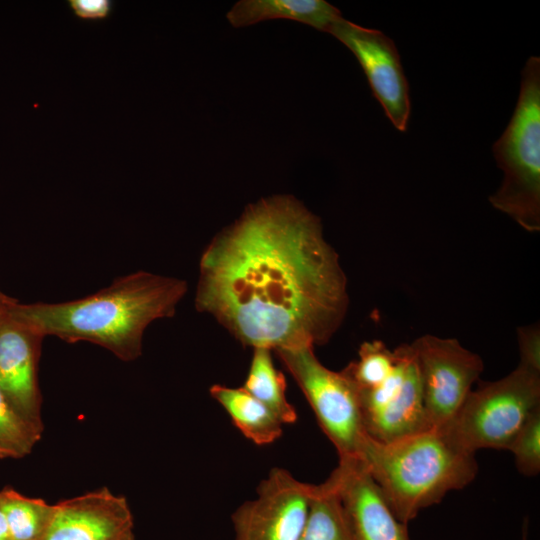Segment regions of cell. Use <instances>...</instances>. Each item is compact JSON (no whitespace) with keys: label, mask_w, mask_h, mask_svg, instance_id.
Segmentation results:
<instances>
[{"label":"cell","mask_w":540,"mask_h":540,"mask_svg":"<svg viewBox=\"0 0 540 540\" xmlns=\"http://www.w3.org/2000/svg\"><path fill=\"white\" fill-rule=\"evenodd\" d=\"M348 304L346 275L320 219L290 195L248 205L200 258L196 309L253 349L323 345Z\"/></svg>","instance_id":"6da1fadb"},{"label":"cell","mask_w":540,"mask_h":540,"mask_svg":"<svg viewBox=\"0 0 540 540\" xmlns=\"http://www.w3.org/2000/svg\"><path fill=\"white\" fill-rule=\"evenodd\" d=\"M187 292L176 277L139 270L80 299L14 304L16 312L44 337L67 343L89 342L122 361L142 354L143 335L154 321L174 316Z\"/></svg>","instance_id":"7a4b0ae2"},{"label":"cell","mask_w":540,"mask_h":540,"mask_svg":"<svg viewBox=\"0 0 540 540\" xmlns=\"http://www.w3.org/2000/svg\"><path fill=\"white\" fill-rule=\"evenodd\" d=\"M360 462L405 524L448 492L467 486L478 471L475 454L455 448L437 429L387 443L368 436Z\"/></svg>","instance_id":"3957f363"},{"label":"cell","mask_w":540,"mask_h":540,"mask_svg":"<svg viewBox=\"0 0 540 540\" xmlns=\"http://www.w3.org/2000/svg\"><path fill=\"white\" fill-rule=\"evenodd\" d=\"M493 153L504 178L489 197L491 205L524 230L540 231V58L532 56L521 72L514 113Z\"/></svg>","instance_id":"277c9868"},{"label":"cell","mask_w":540,"mask_h":540,"mask_svg":"<svg viewBox=\"0 0 540 540\" xmlns=\"http://www.w3.org/2000/svg\"><path fill=\"white\" fill-rule=\"evenodd\" d=\"M540 406V374L518 365L507 376L471 390L452 418L437 429L455 448L508 449L529 413Z\"/></svg>","instance_id":"5b68a950"},{"label":"cell","mask_w":540,"mask_h":540,"mask_svg":"<svg viewBox=\"0 0 540 540\" xmlns=\"http://www.w3.org/2000/svg\"><path fill=\"white\" fill-rule=\"evenodd\" d=\"M275 353L306 397L319 426L336 448L339 461H360L368 434L353 382L342 371L324 366L313 346Z\"/></svg>","instance_id":"8992f818"},{"label":"cell","mask_w":540,"mask_h":540,"mask_svg":"<svg viewBox=\"0 0 540 540\" xmlns=\"http://www.w3.org/2000/svg\"><path fill=\"white\" fill-rule=\"evenodd\" d=\"M414 350L429 429L445 425L481 375V357L457 339L426 334L411 343Z\"/></svg>","instance_id":"52a82bcc"},{"label":"cell","mask_w":540,"mask_h":540,"mask_svg":"<svg viewBox=\"0 0 540 540\" xmlns=\"http://www.w3.org/2000/svg\"><path fill=\"white\" fill-rule=\"evenodd\" d=\"M314 489L286 469H271L257 496L232 513L234 540H300Z\"/></svg>","instance_id":"ba28073f"},{"label":"cell","mask_w":540,"mask_h":540,"mask_svg":"<svg viewBox=\"0 0 540 540\" xmlns=\"http://www.w3.org/2000/svg\"><path fill=\"white\" fill-rule=\"evenodd\" d=\"M394 350L396 366L387 380L375 389L358 391L365 430L382 443L430 430L414 350L411 344Z\"/></svg>","instance_id":"9c48e42d"},{"label":"cell","mask_w":540,"mask_h":540,"mask_svg":"<svg viewBox=\"0 0 540 540\" xmlns=\"http://www.w3.org/2000/svg\"><path fill=\"white\" fill-rule=\"evenodd\" d=\"M356 56L374 97L399 131L407 129L411 102L409 85L392 39L381 31L340 18L329 29Z\"/></svg>","instance_id":"30bf717a"},{"label":"cell","mask_w":540,"mask_h":540,"mask_svg":"<svg viewBox=\"0 0 540 540\" xmlns=\"http://www.w3.org/2000/svg\"><path fill=\"white\" fill-rule=\"evenodd\" d=\"M0 304V390L29 422L44 430L38 361L44 336L15 310Z\"/></svg>","instance_id":"8fae6325"},{"label":"cell","mask_w":540,"mask_h":540,"mask_svg":"<svg viewBox=\"0 0 540 540\" xmlns=\"http://www.w3.org/2000/svg\"><path fill=\"white\" fill-rule=\"evenodd\" d=\"M133 527L126 497L103 487L56 503L37 540H114Z\"/></svg>","instance_id":"7c38bea8"},{"label":"cell","mask_w":540,"mask_h":540,"mask_svg":"<svg viewBox=\"0 0 540 540\" xmlns=\"http://www.w3.org/2000/svg\"><path fill=\"white\" fill-rule=\"evenodd\" d=\"M336 481L352 540H411L360 461H339Z\"/></svg>","instance_id":"4fadbf2b"},{"label":"cell","mask_w":540,"mask_h":540,"mask_svg":"<svg viewBox=\"0 0 540 540\" xmlns=\"http://www.w3.org/2000/svg\"><path fill=\"white\" fill-rule=\"evenodd\" d=\"M340 18V10L323 0H242L227 13L229 23L236 28L286 19L327 33Z\"/></svg>","instance_id":"5bb4252c"},{"label":"cell","mask_w":540,"mask_h":540,"mask_svg":"<svg viewBox=\"0 0 540 540\" xmlns=\"http://www.w3.org/2000/svg\"><path fill=\"white\" fill-rule=\"evenodd\" d=\"M209 391L236 428L256 445H269L282 436V422L243 387L215 384Z\"/></svg>","instance_id":"9a60e30c"},{"label":"cell","mask_w":540,"mask_h":540,"mask_svg":"<svg viewBox=\"0 0 540 540\" xmlns=\"http://www.w3.org/2000/svg\"><path fill=\"white\" fill-rule=\"evenodd\" d=\"M267 348H254L249 371L242 386L262 402L282 422L294 424L297 412L286 396L284 374L277 370L272 354Z\"/></svg>","instance_id":"2e32d148"},{"label":"cell","mask_w":540,"mask_h":540,"mask_svg":"<svg viewBox=\"0 0 540 540\" xmlns=\"http://www.w3.org/2000/svg\"><path fill=\"white\" fill-rule=\"evenodd\" d=\"M300 540H352L336 481L330 475L315 485Z\"/></svg>","instance_id":"e0dca14e"},{"label":"cell","mask_w":540,"mask_h":540,"mask_svg":"<svg viewBox=\"0 0 540 540\" xmlns=\"http://www.w3.org/2000/svg\"><path fill=\"white\" fill-rule=\"evenodd\" d=\"M10 540H37L49 525L55 504L30 498L11 487L0 491Z\"/></svg>","instance_id":"ac0fdd59"},{"label":"cell","mask_w":540,"mask_h":540,"mask_svg":"<svg viewBox=\"0 0 540 540\" xmlns=\"http://www.w3.org/2000/svg\"><path fill=\"white\" fill-rule=\"evenodd\" d=\"M396 366V353L380 340L363 342L358 359L350 362L342 372L358 391L377 388L392 374Z\"/></svg>","instance_id":"d6986e66"},{"label":"cell","mask_w":540,"mask_h":540,"mask_svg":"<svg viewBox=\"0 0 540 540\" xmlns=\"http://www.w3.org/2000/svg\"><path fill=\"white\" fill-rule=\"evenodd\" d=\"M43 431L25 419L0 390L1 459H19L29 455L41 439Z\"/></svg>","instance_id":"ffe728a7"},{"label":"cell","mask_w":540,"mask_h":540,"mask_svg":"<svg viewBox=\"0 0 540 540\" xmlns=\"http://www.w3.org/2000/svg\"><path fill=\"white\" fill-rule=\"evenodd\" d=\"M520 473L535 476L540 471V406L526 417L508 446Z\"/></svg>","instance_id":"44dd1931"},{"label":"cell","mask_w":540,"mask_h":540,"mask_svg":"<svg viewBox=\"0 0 540 540\" xmlns=\"http://www.w3.org/2000/svg\"><path fill=\"white\" fill-rule=\"evenodd\" d=\"M519 364L532 372L540 374V326L525 325L517 328Z\"/></svg>","instance_id":"7402d4cb"},{"label":"cell","mask_w":540,"mask_h":540,"mask_svg":"<svg viewBox=\"0 0 540 540\" xmlns=\"http://www.w3.org/2000/svg\"><path fill=\"white\" fill-rule=\"evenodd\" d=\"M68 5L80 20L102 21L111 15L114 3L111 0H69Z\"/></svg>","instance_id":"603a6c76"},{"label":"cell","mask_w":540,"mask_h":540,"mask_svg":"<svg viewBox=\"0 0 540 540\" xmlns=\"http://www.w3.org/2000/svg\"><path fill=\"white\" fill-rule=\"evenodd\" d=\"M0 540H10L6 518L0 504Z\"/></svg>","instance_id":"cb8c5ba5"},{"label":"cell","mask_w":540,"mask_h":540,"mask_svg":"<svg viewBox=\"0 0 540 540\" xmlns=\"http://www.w3.org/2000/svg\"><path fill=\"white\" fill-rule=\"evenodd\" d=\"M114 540H135L133 529L124 532Z\"/></svg>","instance_id":"d4e9b609"},{"label":"cell","mask_w":540,"mask_h":540,"mask_svg":"<svg viewBox=\"0 0 540 540\" xmlns=\"http://www.w3.org/2000/svg\"><path fill=\"white\" fill-rule=\"evenodd\" d=\"M522 540H528V520L525 519L522 526Z\"/></svg>","instance_id":"484cf974"},{"label":"cell","mask_w":540,"mask_h":540,"mask_svg":"<svg viewBox=\"0 0 540 540\" xmlns=\"http://www.w3.org/2000/svg\"><path fill=\"white\" fill-rule=\"evenodd\" d=\"M14 298L6 295L5 293H3L1 290H0V304H4V303H8V302H11L13 301Z\"/></svg>","instance_id":"4316f807"}]
</instances>
